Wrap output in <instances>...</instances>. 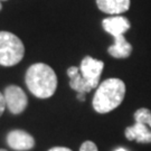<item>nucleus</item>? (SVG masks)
Masks as SVG:
<instances>
[{
    "instance_id": "6ab92c4d",
    "label": "nucleus",
    "mask_w": 151,
    "mask_h": 151,
    "mask_svg": "<svg viewBox=\"0 0 151 151\" xmlns=\"http://www.w3.org/2000/svg\"><path fill=\"white\" fill-rule=\"evenodd\" d=\"M0 1H5V0H0Z\"/></svg>"
},
{
    "instance_id": "a211bd4d",
    "label": "nucleus",
    "mask_w": 151,
    "mask_h": 151,
    "mask_svg": "<svg viewBox=\"0 0 151 151\" xmlns=\"http://www.w3.org/2000/svg\"><path fill=\"white\" fill-rule=\"evenodd\" d=\"M0 151H7L6 149H0Z\"/></svg>"
},
{
    "instance_id": "7ed1b4c3",
    "label": "nucleus",
    "mask_w": 151,
    "mask_h": 151,
    "mask_svg": "<svg viewBox=\"0 0 151 151\" xmlns=\"http://www.w3.org/2000/svg\"><path fill=\"white\" fill-rule=\"evenodd\" d=\"M25 54L24 44L16 35L0 32V65L14 66L22 60Z\"/></svg>"
},
{
    "instance_id": "1a4fd4ad",
    "label": "nucleus",
    "mask_w": 151,
    "mask_h": 151,
    "mask_svg": "<svg viewBox=\"0 0 151 151\" xmlns=\"http://www.w3.org/2000/svg\"><path fill=\"white\" fill-rule=\"evenodd\" d=\"M96 5L105 14L119 15L129 10L130 0H96Z\"/></svg>"
},
{
    "instance_id": "f03ea898",
    "label": "nucleus",
    "mask_w": 151,
    "mask_h": 151,
    "mask_svg": "<svg viewBox=\"0 0 151 151\" xmlns=\"http://www.w3.org/2000/svg\"><path fill=\"white\" fill-rule=\"evenodd\" d=\"M125 95V84L119 78L103 81L93 97V108L97 113H109L122 103Z\"/></svg>"
},
{
    "instance_id": "f257e3e1",
    "label": "nucleus",
    "mask_w": 151,
    "mask_h": 151,
    "mask_svg": "<svg viewBox=\"0 0 151 151\" xmlns=\"http://www.w3.org/2000/svg\"><path fill=\"white\" fill-rule=\"evenodd\" d=\"M28 90L39 99H48L57 88V76L49 65L37 63L32 65L26 73Z\"/></svg>"
},
{
    "instance_id": "9b49d317",
    "label": "nucleus",
    "mask_w": 151,
    "mask_h": 151,
    "mask_svg": "<svg viewBox=\"0 0 151 151\" xmlns=\"http://www.w3.org/2000/svg\"><path fill=\"white\" fill-rule=\"evenodd\" d=\"M67 75L70 76V86L77 93L85 94L92 90V87L83 78V76L81 75L80 70L77 67H75V66L70 67L67 70Z\"/></svg>"
},
{
    "instance_id": "6e6552de",
    "label": "nucleus",
    "mask_w": 151,
    "mask_h": 151,
    "mask_svg": "<svg viewBox=\"0 0 151 151\" xmlns=\"http://www.w3.org/2000/svg\"><path fill=\"white\" fill-rule=\"evenodd\" d=\"M102 26L104 30L112 35L113 37H118L123 35L130 29V22L122 16H115L105 18L102 22Z\"/></svg>"
},
{
    "instance_id": "0eeeda50",
    "label": "nucleus",
    "mask_w": 151,
    "mask_h": 151,
    "mask_svg": "<svg viewBox=\"0 0 151 151\" xmlns=\"http://www.w3.org/2000/svg\"><path fill=\"white\" fill-rule=\"evenodd\" d=\"M7 143L11 149L17 151L30 150L35 146V140L32 135L22 130H12L7 135Z\"/></svg>"
},
{
    "instance_id": "39448f33",
    "label": "nucleus",
    "mask_w": 151,
    "mask_h": 151,
    "mask_svg": "<svg viewBox=\"0 0 151 151\" xmlns=\"http://www.w3.org/2000/svg\"><path fill=\"white\" fill-rule=\"evenodd\" d=\"M103 67H104V64L102 60H94L91 56H86L82 60L81 66H80V73L92 88L99 85Z\"/></svg>"
},
{
    "instance_id": "f3484780",
    "label": "nucleus",
    "mask_w": 151,
    "mask_h": 151,
    "mask_svg": "<svg viewBox=\"0 0 151 151\" xmlns=\"http://www.w3.org/2000/svg\"><path fill=\"white\" fill-rule=\"evenodd\" d=\"M1 8H2V5H1V2H0V10H1Z\"/></svg>"
},
{
    "instance_id": "ddd939ff",
    "label": "nucleus",
    "mask_w": 151,
    "mask_h": 151,
    "mask_svg": "<svg viewBox=\"0 0 151 151\" xmlns=\"http://www.w3.org/2000/svg\"><path fill=\"white\" fill-rule=\"evenodd\" d=\"M6 109V101H5V96H4V94L0 92V116L2 115L4 113V111H5Z\"/></svg>"
},
{
    "instance_id": "4468645a",
    "label": "nucleus",
    "mask_w": 151,
    "mask_h": 151,
    "mask_svg": "<svg viewBox=\"0 0 151 151\" xmlns=\"http://www.w3.org/2000/svg\"><path fill=\"white\" fill-rule=\"evenodd\" d=\"M48 151H72L68 148H65V147H55V148H52L49 149Z\"/></svg>"
},
{
    "instance_id": "9d476101",
    "label": "nucleus",
    "mask_w": 151,
    "mask_h": 151,
    "mask_svg": "<svg viewBox=\"0 0 151 151\" xmlns=\"http://www.w3.org/2000/svg\"><path fill=\"white\" fill-rule=\"evenodd\" d=\"M109 54L115 58H127L132 53L131 44L124 38L123 35L114 37V44L108 49Z\"/></svg>"
},
{
    "instance_id": "20e7f679",
    "label": "nucleus",
    "mask_w": 151,
    "mask_h": 151,
    "mask_svg": "<svg viewBox=\"0 0 151 151\" xmlns=\"http://www.w3.org/2000/svg\"><path fill=\"white\" fill-rule=\"evenodd\" d=\"M135 123L125 129V138L138 143H151V111L141 108L134 112Z\"/></svg>"
},
{
    "instance_id": "423d86ee",
    "label": "nucleus",
    "mask_w": 151,
    "mask_h": 151,
    "mask_svg": "<svg viewBox=\"0 0 151 151\" xmlns=\"http://www.w3.org/2000/svg\"><path fill=\"white\" fill-rule=\"evenodd\" d=\"M6 106L9 109L12 114H19L25 111L27 106V95L25 92L17 85H9L6 87L4 93Z\"/></svg>"
},
{
    "instance_id": "dca6fc26",
    "label": "nucleus",
    "mask_w": 151,
    "mask_h": 151,
    "mask_svg": "<svg viewBox=\"0 0 151 151\" xmlns=\"http://www.w3.org/2000/svg\"><path fill=\"white\" fill-rule=\"evenodd\" d=\"M115 151H127V150H125V149H123V148H118Z\"/></svg>"
},
{
    "instance_id": "2eb2a0df",
    "label": "nucleus",
    "mask_w": 151,
    "mask_h": 151,
    "mask_svg": "<svg viewBox=\"0 0 151 151\" xmlns=\"http://www.w3.org/2000/svg\"><path fill=\"white\" fill-rule=\"evenodd\" d=\"M77 99L80 101H85V97H84V94H81V93H77Z\"/></svg>"
},
{
    "instance_id": "f8f14e48",
    "label": "nucleus",
    "mask_w": 151,
    "mask_h": 151,
    "mask_svg": "<svg viewBox=\"0 0 151 151\" xmlns=\"http://www.w3.org/2000/svg\"><path fill=\"white\" fill-rule=\"evenodd\" d=\"M80 151H99L97 147L94 142L92 141H85L80 148Z\"/></svg>"
}]
</instances>
